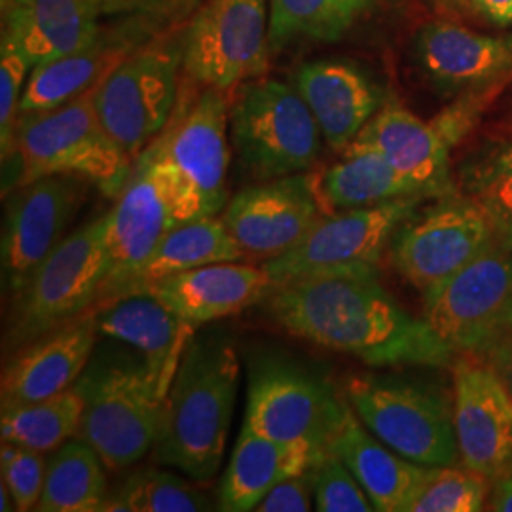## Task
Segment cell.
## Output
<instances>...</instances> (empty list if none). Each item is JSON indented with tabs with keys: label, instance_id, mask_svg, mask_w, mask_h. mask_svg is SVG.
Masks as SVG:
<instances>
[{
	"label": "cell",
	"instance_id": "1",
	"mask_svg": "<svg viewBox=\"0 0 512 512\" xmlns=\"http://www.w3.org/2000/svg\"><path fill=\"white\" fill-rule=\"evenodd\" d=\"M266 300L281 329L366 365L448 366L456 353L385 291L376 268L306 275Z\"/></svg>",
	"mask_w": 512,
	"mask_h": 512
},
{
	"label": "cell",
	"instance_id": "2",
	"mask_svg": "<svg viewBox=\"0 0 512 512\" xmlns=\"http://www.w3.org/2000/svg\"><path fill=\"white\" fill-rule=\"evenodd\" d=\"M239 387L236 349L222 336L192 338L165 395L152 458L194 482L219 473Z\"/></svg>",
	"mask_w": 512,
	"mask_h": 512
},
{
	"label": "cell",
	"instance_id": "3",
	"mask_svg": "<svg viewBox=\"0 0 512 512\" xmlns=\"http://www.w3.org/2000/svg\"><path fill=\"white\" fill-rule=\"evenodd\" d=\"M73 387L82 399L76 439L93 446L107 469L152 454L167 391L137 351L95 349Z\"/></svg>",
	"mask_w": 512,
	"mask_h": 512
},
{
	"label": "cell",
	"instance_id": "4",
	"mask_svg": "<svg viewBox=\"0 0 512 512\" xmlns=\"http://www.w3.org/2000/svg\"><path fill=\"white\" fill-rule=\"evenodd\" d=\"M93 92L55 109L21 112L16 129L19 184L46 175H74L118 196L133 160L118 147L95 109Z\"/></svg>",
	"mask_w": 512,
	"mask_h": 512
},
{
	"label": "cell",
	"instance_id": "5",
	"mask_svg": "<svg viewBox=\"0 0 512 512\" xmlns=\"http://www.w3.org/2000/svg\"><path fill=\"white\" fill-rule=\"evenodd\" d=\"M198 217H207L198 196L164 156L148 147L133 162L128 181L107 213L109 270L93 310L109 300L169 232Z\"/></svg>",
	"mask_w": 512,
	"mask_h": 512
},
{
	"label": "cell",
	"instance_id": "6",
	"mask_svg": "<svg viewBox=\"0 0 512 512\" xmlns=\"http://www.w3.org/2000/svg\"><path fill=\"white\" fill-rule=\"evenodd\" d=\"M323 133L300 92L275 78L243 82L230 101V141L258 181L308 173Z\"/></svg>",
	"mask_w": 512,
	"mask_h": 512
},
{
	"label": "cell",
	"instance_id": "7",
	"mask_svg": "<svg viewBox=\"0 0 512 512\" xmlns=\"http://www.w3.org/2000/svg\"><path fill=\"white\" fill-rule=\"evenodd\" d=\"M346 399L366 429L418 465H458L454 397L431 385L363 374L346 385Z\"/></svg>",
	"mask_w": 512,
	"mask_h": 512
},
{
	"label": "cell",
	"instance_id": "8",
	"mask_svg": "<svg viewBox=\"0 0 512 512\" xmlns=\"http://www.w3.org/2000/svg\"><path fill=\"white\" fill-rule=\"evenodd\" d=\"M184 33L141 44L93 92L110 137L135 162L169 124L179 103Z\"/></svg>",
	"mask_w": 512,
	"mask_h": 512
},
{
	"label": "cell",
	"instance_id": "9",
	"mask_svg": "<svg viewBox=\"0 0 512 512\" xmlns=\"http://www.w3.org/2000/svg\"><path fill=\"white\" fill-rule=\"evenodd\" d=\"M109 270L107 213L63 239L16 293L8 344L23 348L38 336L93 310Z\"/></svg>",
	"mask_w": 512,
	"mask_h": 512
},
{
	"label": "cell",
	"instance_id": "10",
	"mask_svg": "<svg viewBox=\"0 0 512 512\" xmlns=\"http://www.w3.org/2000/svg\"><path fill=\"white\" fill-rule=\"evenodd\" d=\"M348 410L329 380L285 357L264 355L249 368L243 425L258 435L327 450Z\"/></svg>",
	"mask_w": 512,
	"mask_h": 512
},
{
	"label": "cell",
	"instance_id": "11",
	"mask_svg": "<svg viewBox=\"0 0 512 512\" xmlns=\"http://www.w3.org/2000/svg\"><path fill=\"white\" fill-rule=\"evenodd\" d=\"M270 50V0H207L184 31V76L232 92L266 73Z\"/></svg>",
	"mask_w": 512,
	"mask_h": 512
},
{
	"label": "cell",
	"instance_id": "12",
	"mask_svg": "<svg viewBox=\"0 0 512 512\" xmlns=\"http://www.w3.org/2000/svg\"><path fill=\"white\" fill-rule=\"evenodd\" d=\"M423 302L425 321L446 346L456 353L488 351L509 330L512 249L494 239Z\"/></svg>",
	"mask_w": 512,
	"mask_h": 512
},
{
	"label": "cell",
	"instance_id": "13",
	"mask_svg": "<svg viewBox=\"0 0 512 512\" xmlns=\"http://www.w3.org/2000/svg\"><path fill=\"white\" fill-rule=\"evenodd\" d=\"M494 239L480 205L467 194L452 192L404 220L391 241V260L399 274L427 296Z\"/></svg>",
	"mask_w": 512,
	"mask_h": 512
},
{
	"label": "cell",
	"instance_id": "14",
	"mask_svg": "<svg viewBox=\"0 0 512 512\" xmlns=\"http://www.w3.org/2000/svg\"><path fill=\"white\" fill-rule=\"evenodd\" d=\"M423 200L403 198L325 213L291 251L266 260L262 266L272 277L274 287L321 272L376 268L397 230L416 213Z\"/></svg>",
	"mask_w": 512,
	"mask_h": 512
},
{
	"label": "cell",
	"instance_id": "15",
	"mask_svg": "<svg viewBox=\"0 0 512 512\" xmlns=\"http://www.w3.org/2000/svg\"><path fill=\"white\" fill-rule=\"evenodd\" d=\"M228 137V93L203 88L192 99L177 103L169 124L150 145L179 171L207 217H219L228 203Z\"/></svg>",
	"mask_w": 512,
	"mask_h": 512
},
{
	"label": "cell",
	"instance_id": "16",
	"mask_svg": "<svg viewBox=\"0 0 512 512\" xmlns=\"http://www.w3.org/2000/svg\"><path fill=\"white\" fill-rule=\"evenodd\" d=\"M84 183L74 175H46L19 184L10 196L2 230V272L12 293L67 238L86 198Z\"/></svg>",
	"mask_w": 512,
	"mask_h": 512
},
{
	"label": "cell",
	"instance_id": "17",
	"mask_svg": "<svg viewBox=\"0 0 512 512\" xmlns=\"http://www.w3.org/2000/svg\"><path fill=\"white\" fill-rule=\"evenodd\" d=\"M323 215L308 171L241 190L219 217L245 256L270 260L291 251Z\"/></svg>",
	"mask_w": 512,
	"mask_h": 512
},
{
	"label": "cell",
	"instance_id": "18",
	"mask_svg": "<svg viewBox=\"0 0 512 512\" xmlns=\"http://www.w3.org/2000/svg\"><path fill=\"white\" fill-rule=\"evenodd\" d=\"M454 421L461 463L492 482L512 471V395L492 363L454 365Z\"/></svg>",
	"mask_w": 512,
	"mask_h": 512
},
{
	"label": "cell",
	"instance_id": "19",
	"mask_svg": "<svg viewBox=\"0 0 512 512\" xmlns=\"http://www.w3.org/2000/svg\"><path fill=\"white\" fill-rule=\"evenodd\" d=\"M97 315L88 310L19 348L2 372V404L33 403L73 387L97 346Z\"/></svg>",
	"mask_w": 512,
	"mask_h": 512
},
{
	"label": "cell",
	"instance_id": "20",
	"mask_svg": "<svg viewBox=\"0 0 512 512\" xmlns=\"http://www.w3.org/2000/svg\"><path fill=\"white\" fill-rule=\"evenodd\" d=\"M274 281L264 266L234 262L207 264L152 283L143 293L154 296L196 329L266 300Z\"/></svg>",
	"mask_w": 512,
	"mask_h": 512
},
{
	"label": "cell",
	"instance_id": "21",
	"mask_svg": "<svg viewBox=\"0 0 512 512\" xmlns=\"http://www.w3.org/2000/svg\"><path fill=\"white\" fill-rule=\"evenodd\" d=\"M152 35L135 18L126 25L99 31L80 50L44 61L31 69L21 99V112L55 109L93 90L107 74Z\"/></svg>",
	"mask_w": 512,
	"mask_h": 512
},
{
	"label": "cell",
	"instance_id": "22",
	"mask_svg": "<svg viewBox=\"0 0 512 512\" xmlns=\"http://www.w3.org/2000/svg\"><path fill=\"white\" fill-rule=\"evenodd\" d=\"M355 143L378 150L401 175L418 184L427 198L456 192L450 177V145L433 122L399 105L378 110Z\"/></svg>",
	"mask_w": 512,
	"mask_h": 512
},
{
	"label": "cell",
	"instance_id": "23",
	"mask_svg": "<svg viewBox=\"0 0 512 512\" xmlns=\"http://www.w3.org/2000/svg\"><path fill=\"white\" fill-rule=\"evenodd\" d=\"M95 315L99 334L137 351L169 391L196 327L147 293L118 298Z\"/></svg>",
	"mask_w": 512,
	"mask_h": 512
},
{
	"label": "cell",
	"instance_id": "24",
	"mask_svg": "<svg viewBox=\"0 0 512 512\" xmlns=\"http://www.w3.org/2000/svg\"><path fill=\"white\" fill-rule=\"evenodd\" d=\"M414 48L421 71L440 90L484 88L512 73V37L429 23L418 33Z\"/></svg>",
	"mask_w": 512,
	"mask_h": 512
},
{
	"label": "cell",
	"instance_id": "25",
	"mask_svg": "<svg viewBox=\"0 0 512 512\" xmlns=\"http://www.w3.org/2000/svg\"><path fill=\"white\" fill-rule=\"evenodd\" d=\"M293 86L334 150H346L357 139L382 101L365 74L344 61L306 63L294 73Z\"/></svg>",
	"mask_w": 512,
	"mask_h": 512
},
{
	"label": "cell",
	"instance_id": "26",
	"mask_svg": "<svg viewBox=\"0 0 512 512\" xmlns=\"http://www.w3.org/2000/svg\"><path fill=\"white\" fill-rule=\"evenodd\" d=\"M103 16L97 0H12L2 12V38L37 67L92 42Z\"/></svg>",
	"mask_w": 512,
	"mask_h": 512
},
{
	"label": "cell",
	"instance_id": "27",
	"mask_svg": "<svg viewBox=\"0 0 512 512\" xmlns=\"http://www.w3.org/2000/svg\"><path fill=\"white\" fill-rule=\"evenodd\" d=\"M327 450L348 465L378 512H404L431 469L404 459L374 437L357 418L351 404Z\"/></svg>",
	"mask_w": 512,
	"mask_h": 512
},
{
	"label": "cell",
	"instance_id": "28",
	"mask_svg": "<svg viewBox=\"0 0 512 512\" xmlns=\"http://www.w3.org/2000/svg\"><path fill=\"white\" fill-rule=\"evenodd\" d=\"M327 452L310 444L268 439L243 425L236 450L220 480V511H255L275 484L310 471Z\"/></svg>",
	"mask_w": 512,
	"mask_h": 512
},
{
	"label": "cell",
	"instance_id": "29",
	"mask_svg": "<svg viewBox=\"0 0 512 512\" xmlns=\"http://www.w3.org/2000/svg\"><path fill=\"white\" fill-rule=\"evenodd\" d=\"M342 158L311 173L323 213L361 209L403 198H427L418 184L401 175L374 148L351 143Z\"/></svg>",
	"mask_w": 512,
	"mask_h": 512
},
{
	"label": "cell",
	"instance_id": "30",
	"mask_svg": "<svg viewBox=\"0 0 512 512\" xmlns=\"http://www.w3.org/2000/svg\"><path fill=\"white\" fill-rule=\"evenodd\" d=\"M243 258L245 253L220 217L188 220L162 239L152 255L118 285L103 306L129 294L143 293L152 283L165 277L183 274L207 264L234 262Z\"/></svg>",
	"mask_w": 512,
	"mask_h": 512
},
{
	"label": "cell",
	"instance_id": "31",
	"mask_svg": "<svg viewBox=\"0 0 512 512\" xmlns=\"http://www.w3.org/2000/svg\"><path fill=\"white\" fill-rule=\"evenodd\" d=\"M105 461L86 440H67L46 465L40 512H103L109 499Z\"/></svg>",
	"mask_w": 512,
	"mask_h": 512
},
{
	"label": "cell",
	"instance_id": "32",
	"mask_svg": "<svg viewBox=\"0 0 512 512\" xmlns=\"http://www.w3.org/2000/svg\"><path fill=\"white\" fill-rule=\"evenodd\" d=\"M82 420V399L71 387L54 397L33 403L2 404V442L37 452H52L76 437Z\"/></svg>",
	"mask_w": 512,
	"mask_h": 512
},
{
	"label": "cell",
	"instance_id": "33",
	"mask_svg": "<svg viewBox=\"0 0 512 512\" xmlns=\"http://www.w3.org/2000/svg\"><path fill=\"white\" fill-rule=\"evenodd\" d=\"M378 0H270V48L344 37Z\"/></svg>",
	"mask_w": 512,
	"mask_h": 512
},
{
	"label": "cell",
	"instance_id": "34",
	"mask_svg": "<svg viewBox=\"0 0 512 512\" xmlns=\"http://www.w3.org/2000/svg\"><path fill=\"white\" fill-rule=\"evenodd\" d=\"M211 503L186 478L160 469H141L129 475L109 495L103 512H200Z\"/></svg>",
	"mask_w": 512,
	"mask_h": 512
},
{
	"label": "cell",
	"instance_id": "35",
	"mask_svg": "<svg viewBox=\"0 0 512 512\" xmlns=\"http://www.w3.org/2000/svg\"><path fill=\"white\" fill-rule=\"evenodd\" d=\"M492 480L469 467H431L404 512L484 511Z\"/></svg>",
	"mask_w": 512,
	"mask_h": 512
},
{
	"label": "cell",
	"instance_id": "36",
	"mask_svg": "<svg viewBox=\"0 0 512 512\" xmlns=\"http://www.w3.org/2000/svg\"><path fill=\"white\" fill-rule=\"evenodd\" d=\"M465 194L480 205L495 239L512 249V143L495 150L467 173Z\"/></svg>",
	"mask_w": 512,
	"mask_h": 512
},
{
	"label": "cell",
	"instance_id": "37",
	"mask_svg": "<svg viewBox=\"0 0 512 512\" xmlns=\"http://www.w3.org/2000/svg\"><path fill=\"white\" fill-rule=\"evenodd\" d=\"M313 475V503L319 512L376 511L359 480L348 465L327 452L311 469Z\"/></svg>",
	"mask_w": 512,
	"mask_h": 512
},
{
	"label": "cell",
	"instance_id": "38",
	"mask_svg": "<svg viewBox=\"0 0 512 512\" xmlns=\"http://www.w3.org/2000/svg\"><path fill=\"white\" fill-rule=\"evenodd\" d=\"M31 65L18 48L2 38L0 42V150L2 162L16 158V129L21 116V99Z\"/></svg>",
	"mask_w": 512,
	"mask_h": 512
},
{
	"label": "cell",
	"instance_id": "39",
	"mask_svg": "<svg viewBox=\"0 0 512 512\" xmlns=\"http://www.w3.org/2000/svg\"><path fill=\"white\" fill-rule=\"evenodd\" d=\"M46 465L48 461H44L42 452L12 442H2V482L14 497L16 511H37L46 478Z\"/></svg>",
	"mask_w": 512,
	"mask_h": 512
},
{
	"label": "cell",
	"instance_id": "40",
	"mask_svg": "<svg viewBox=\"0 0 512 512\" xmlns=\"http://www.w3.org/2000/svg\"><path fill=\"white\" fill-rule=\"evenodd\" d=\"M313 494V475L310 471L289 476L275 484L262 501L256 505V512H308L315 503Z\"/></svg>",
	"mask_w": 512,
	"mask_h": 512
},
{
	"label": "cell",
	"instance_id": "41",
	"mask_svg": "<svg viewBox=\"0 0 512 512\" xmlns=\"http://www.w3.org/2000/svg\"><path fill=\"white\" fill-rule=\"evenodd\" d=\"M202 0H135L129 18L141 21L150 33L181 25L196 14Z\"/></svg>",
	"mask_w": 512,
	"mask_h": 512
},
{
	"label": "cell",
	"instance_id": "42",
	"mask_svg": "<svg viewBox=\"0 0 512 512\" xmlns=\"http://www.w3.org/2000/svg\"><path fill=\"white\" fill-rule=\"evenodd\" d=\"M490 353V363L495 370L499 372V376L503 378L505 385L509 387L512 395V340H497L492 348L488 349Z\"/></svg>",
	"mask_w": 512,
	"mask_h": 512
},
{
	"label": "cell",
	"instance_id": "43",
	"mask_svg": "<svg viewBox=\"0 0 512 512\" xmlns=\"http://www.w3.org/2000/svg\"><path fill=\"white\" fill-rule=\"evenodd\" d=\"M476 12L495 25H511L512 0H471Z\"/></svg>",
	"mask_w": 512,
	"mask_h": 512
},
{
	"label": "cell",
	"instance_id": "44",
	"mask_svg": "<svg viewBox=\"0 0 512 512\" xmlns=\"http://www.w3.org/2000/svg\"><path fill=\"white\" fill-rule=\"evenodd\" d=\"M490 509L497 512H512V471L497 480L490 497Z\"/></svg>",
	"mask_w": 512,
	"mask_h": 512
},
{
	"label": "cell",
	"instance_id": "45",
	"mask_svg": "<svg viewBox=\"0 0 512 512\" xmlns=\"http://www.w3.org/2000/svg\"><path fill=\"white\" fill-rule=\"evenodd\" d=\"M105 16H131L135 0H97Z\"/></svg>",
	"mask_w": 512,
	"mask_h": 512
},
{
	"label": "cell",
	"instance_id": "46",
	"mask_svg": "<svg viewBox=\"0 0 512 512\" xmlns=\"http://www.w3.org/2000/svg\"><path fill=\"white\" fill-rule=\"evenodd\" d=\"M439 2H442L444 6H448V8H461L467 0H439Z\"/></svg>",
	"mask_w": 512,
	"mask_h": 512
},
{
	"label": "cell",
	"instance_id": "47",
	"mask_svg": "<svg viewBox=\"0 0 512 512\" xmlns=\"http://www.w3.org/2000/svg\"><path fill=\"white\" fill-rule=\"evenodd\" d=\"M12 4V0H0V6H2V12L8 10V6Z\"/></svg>",
	"mask_w": 512,
	"mask_h": 512
},
{
	"label": "cell",
	"instance_id": "48",
	"mask_svg": "<svg viewBox=\"0 0 512 512\" xmlns=\"http://www.w3.org/2000/svg\"><path fill=\"white\" fill-rule=\"evenodd\" d=\"M507 327H509V330H512V313L511 317H509V325H507Z\"/></svg>",
	"mask_w": 512,
	"mask_h": 512
}]
</instances>
